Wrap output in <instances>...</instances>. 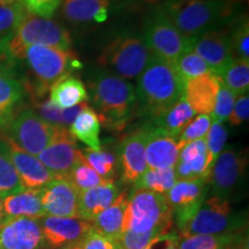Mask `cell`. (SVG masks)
I'll list each match as a JSON object with an SVG mask.
<instances>
[{
  "instance_id": "10",
  "label": "cell",
  "mask_w": 249,
  "mask_h": 249,
  "mask_svg": "<svg viewBox=\"0 0 249 249\" xmlns=\"http://www.w3.org/2000/svg\"><path fill=\"white\" fill-rule=\"evenodd\" d=\"M195 38H186L161 8L154 12L144 28V43L156 57L176 64L183 52L193 49Z\"/></svg>"
},
{
  "instance_id": "29",
  "label": "cell",
  "mask_w": 249,
  "mask_h": 249,
  "mask_svg": "<svg viewBox=\"0 0 249 249\" xmlns=\"http://www.w3.org/2000/svg\"><path fill=\"white\" fill-rule=\"evenodd\" d=\"M89 99L85 83L74 75H66L50 88V101L59 108H70Z\"/></svg>"
},
{
  "instance_id": "53",
  "label": "cell",
  "mask_w": 249,
  "mask_h": 249,
  "mask_svg": "<svg viewBox=\"0 0 249 249\" xmlns=\"http://www.w3.org/2000/svg\"><path fill=\"white\" fill-rule=\"evenodd\" d=\"M151 1H155V0H151Z\"/></svg>"
},
{
  "instance_id": "45",
  "label": "cell",
  "mask_w": 249,
  "mask_h": 249,
  "mask_svg": "<svg viewBox=\"0 0 249 249\" xmlns=\"http://www.w3.org/2000/svg\"><path fill=\"white\" fill-rule=\"evenodd\" d=\"M28 13L43 18L53 17L62 0H22Z\"/></svg>"
},
{
  "instance_id": "35",
  "label": "cell",
  "mask_w": 249,
  "mask_h": 249,
  "mask_svg": "<svg viewBox=\"0 0 249 249\" xmlns=\"http://www.w3.org/2000/svg\"><path fill=\"white\" fill-rule=\"evenodd\" d=\"M234 95H246L249 90V60L234 59L219 76Z\"/></svg>"
},
{
  "instance_id": "20",
  "label": "cell",
  "mask_w": 249,
  "mask_h": 249,
  "mask_svg": "<svg viewBox=\"0 0 249 249\" xmlns=\"http://www.w3.org/2000/svg\"><path fill=\"white\" fill-rule=\"evenodd\" d=\"M1 138L7 143L12 163L24 189H43L55 178L54 174L46 169L36 156L23 151L2 135Z\"/></svg>"
},
{
  "instance_id": "1",
  "label": "cell",
  "mask_w": 249,
  "mask_h": 249,
  "mask_svg": "<svg viewBox=\"0 0 249 249\" xmlns=\"http://www.w3.org/2000/svg\"><path fill=\"white\" fill-rule=\"evenodd\" d=\"M244 8L245 0H169L161 7L186 38L232 26Z\"/></svg>"
},
{
  "instance_id": "52",
  "label": "cell",
  "mask_w": 249,
  "mask_h": 249,
  "mask_svg": "<svg viewBox=\"0 0 249 249\" xmlns=\"http://www.w3.org/2000/svg\"><path fill=\"white\" fill-rule=\"evenodd\" d=\"M155 1H160V0H155Z\"/></svg>"
},
{
  "instance_id": "39",
  "label": "cell",
  "mask_w": 249,
  "mask_h": 249,
  "mask_svg": "<svg viewBox=\"0 0 249 249\" xmlns=\"http://www.w3.org/2000/svg\"><path fill=\"white\" fill-rule=\"evenodd\" d=\"M68 179L75 186L79 193L88 191V189L93 188V187L108 185V183L114 182L112 180H107L99 176L85 160H82L79 165L74 167L70 176H68Z\"/></svg>"
},
{
  "instance_id": "42",
  "label": "cell",
  "mask_w": 249,
  "mask_h": 249,
  "mask_svg": "<svg viewBox=\"0 0 249 249\" xmlns=\"http://www.w3.org/2000/svg\"><path fill=\"white\" fill-rule=\"evenodd\" d=\"M235 97L236 96L234 93L224 85L222 79H220L219 91L217 93V98L216 103H214L213 113L210 114L211 120L224 123V121L229 119L230 114L232 112L233 105L235 103Z\"/></svg>"
},
{
  "instance_id": "41",
  "label": "cell",
  "mask_w": 249,
  "mask_h": 249,
  "mask_svg": "<svg viewBox=\"0 0 249 249\" xmlns=\"http://www.w3.org/2000/svg\"><path fill=\"white\" fill-rule=\"evenodd\" d=\"M211 124V117L209 114H200L198 117H194L193 119L186 124L185 128L180 133L178 138V148H182L187 143L196 141V140L204 139L209 132Z\"/></svg>"
},
{
  "instance_id": "7",
  "label": "cell",
  "mask_w": 249,
  "mask_h": 249,
  "mask_svg": "<svg viewBox=\"0 0 249 249\" xmlns=\"http://www.w3.org/2000/svg\"><path fill=\"white\" fill-rule=\"evenodd\" d=\"M71 44L66 28L52 21L27 13L17 30L6 37V46L9 54L18 61L24 48L29 45H45L68 50Z\"/></svg>"
},
{
  "instance_id": "13",
  "label": "cell",
  "mask_w": 249,
  "mask_h": 249,
  "mask_svg": "<svg viewBox=\"0 0 249 249\" xmlns=\"http://www.w3.org/2000/svg\"><path fill=\"white\" fill-rule=\"evenodd\" d=\"M39 220L49 249H73L93 230L91 223L80 218L45 216Z\"/></svg>"
},
{
  "instance_id": "36",
  "label": "cell",
  "mask_w": 249,
  "mask_h": 249,
  "mask_svg": "<svg viewBox=\"0 0 249 249\" xmlns=\"http://www.w3.org/2000/svg\"><path fill=\"white\" fill-rule=\"evenodd\" d=\"M83 160L92 167L99 176L107 180L114 181V176L117 171V158L110 151H104L102 149L99 150H90L86 149L82 151Z\"/></svg>"
},
{
  "instance_id": "12",
  "label": "cell",
  "mask_w": 249,
  "mask_h": 249,
  "mask_svg": "<svg viewBox=\"0 0 249 249\" xmlns=\"http://www.w3.org/2000/svg\"><path fill=\"white\" fill-rule=\"evenodd\" d=\"M208 195V181L204 179L177 180L166 193V200L173 213L178 231L200 210Z\"/></svg>"
},
{
  "instance_id": "46",
  "label": "cell",
  "mask_w": 249,
  "mask_h": 249,
  "mask_svg": "<svg viewBox=\"0 0 249 249\" xmlns=\"http://www.w3.org/2000/svg\"><path fill=\"white\" fill-rule=\"evenodd\" d=\"M73 249H118V246L117 241L92 230Z\"/></svg>"
},
{
  "instance_id": "8",
  "label": "cell",
  "mask_w": 249,
  "mask_h": 249,
  "mask_svg": "<svg viewBox=\"0 0 249 249\" xmlns=\"http://www.w3.org/2000/svg\"><path fill=\"white\" fill-rule=\"evenodd\" d=\"M247 220L232 209L231 202L211 195L200 210L178 231L179 238L244 231Z\"/></svg>"
},
{
  "instance_id": "17",
  "label": "cell",
  "mask_w": 249,
  "mask_h": 249,
  "mask_svg": "<svg viewBox=\"0 0 249 249\" xmlns=\"http://www.w3.org/2000/svg\"><path fill=\"white\" fill-rule=\"evenodd\" d=\"M150 126H143L124 136L119 147L121 179L126 185H134L148 170L145 145Z\"/></svg>"
},
{
  "instance_id": "31",
  "label": "cell",
  "mask_w": 249,
  "mask_h": 249,
  "mask_svg": "<svg viewBox=\"0 0 249 249\" xmlns=\"http://www.w3.org/2000/svg\"><path fill=\"white\" fill-rule=\"evenodd\" d=\"M191 105L187 103L185 97L180 98L176 104L155 118V127L163 129L165 133L178 141V138L186 124L195 117Z\"/></svg>"
},
{
  "instance_id": "30",
  "label": "cell",
  "mask_w": 249,
  "mask_h": 249,
  "mask_svg": "<svg viewBox=\"0 0 249 249\" xmlns=\"http://www.w3.org/2000/svg\"><path fill=\"white\" fill-rule=\"evenodd\" d=\"M101 124L102 121L97 112L87 104L68 129L74 139L86 144L90 150H99L102 149L99 140Z\"/></svg>"
},
{
  "instance_id": "44",
  "label": "cell",
  "mask_w": 249,
  "mask_h": 249,
  "mask_svg": "<svg viewBox=\"0 0 249 249\" xmlns=\"http://www.w3.org/2000/svg\"><path fill=\"white\" fill-rule=\"evenodd\" d=\"M204 139L208 150H209V154L211 156V160L214 163L218 156L223 151V148L227 140V130L224 124L219 123V121H213L209 132H208Z\"/></svg>"
},
{
  "instance_id": "15",
  "label": "cell",
  "mask_w": 249,
  "mask_h": 249,
  "mask_svg": "<svg viewBox=\"0 0 249 249\" xmlns=\"http://www.w3.org/2000/svg\"><path fill=\"white\" fill-rule=\"evenodd\" d=\"M193 51L205 61L213 74L222 76L234 60L230 30L209 31L194 39Z\"/></svg>"
},
{
  "instance_id": "14",
  "label": "cell",
  "mask_w": 249,
  "mask_h": 249,
  "mask_svg": "<svg viewBox=\"0 0 249 249\" xmlns=\"http://www.w3.org/2000/svg\"><path fill=\"white\" fill-rule=\"evenodd\" d=\"M36 157L55 178H68L74 167L83 160L82 150L77 148L76 140L68 128H62L53 142Z\"/></svg>"
},
{
  "instance_id": "3",
  "label": "cell",
  "mask_w": 249,
  "mask_h": 249,
  "mask_svg": "<svg viewBox=\"0 0 249 249\" xmlns=\"http://www.w3.org/2000/svg\"><path fill=\"white\" fill-rule=\"evenodd\" d=\"M18 61L27 68L28 76L22 85L33 99L43 97L58 80L82 66L73 52L45 45L27 46Z\"/></svg>"
},
{
  "instance_id": "50",
  "label": "cell",
  "mask_w": 249,
  "mask_h": 249,
  "mask_svg": "<svg viewBox=\"0 0 249 249\" xmlns=\"http://www.w3.org/2000/svg\"><path fill=\"white\" fill-rule=\"evenodd\" d=\"M18 1V0H0V5L2 6H7V5H12L14 2Z\"/></svg>"
},
{
  "instance_id": "37",
  "label": "cell",
  "mask_w": 249,
  "mask_h": 249,
  "mask_svg": "<svg viewBox=\"0 0 249 249\" xmlns=\"http://www.w3.org/2000/svg\"><path fill=\"white\" fill-rule=\"evenodd\" d=\"M177 71H178L180 77L183 82H188L189 80L195 79V77L203 75V74L213 73L211 70L205 64V61L200 55H197L194 51L188 50L178 58V60L174 64Z\"/></svg>"
},
{
  "instance_id": "24",
  "label": "cell",
  "mask_w": 249,
  "mask_h": 249,
  "mask_svg": "<svg viewBox=\"0 0 249 249\" xmlns=\"http://www.w3.org/2000/svg\"><path fill=\"white\" fill-rule=\"evenodd\" d=\"M120 194V188L114 185V182L81 192L79 195V218L91 222L97 214L107 209Z\"/></svg>"
},
{
  "instance_id": "16",
  "label": "cell",
  "mask_w": 249,
  "mask_h": 249,
  "mask_svg": "<svg viewBox=\"0 0 249 249\" xmlns=\"http://www.w3.org/2000/svg\"><path fill=\"white\" fill-rule=\"evenodd\" d=\"M39 219L7 218L0 226V249H45Z\"/></svg>"
},
{
  "instance_id": "33",
  "label": "cell",
  "mask_w": 249,
  "mask_h": 249,
  "mask_svg": "<svg viewBox=\"0 0 249 249\" xmlns=\"http://www.w3.org/2000/svg\"><path fill=\"white\" fill-rule=\"evenodd\" d=\"M87 104L88 103H82V104L76 105L74 107L62 110V108H59L52 104L50 99L42 102L34 99V107L37 111L36 113L42 119L48 121L49 124H54V126L65 127V128H68L73 124V121L75 120V118L79 116V113Z\"/></svg>"
},
{
  "instance_id": "26",
  "label": "cell",
  "mask_w": 249,
  "mask_h": 249,
  "mask_svg": "<svg viewBox=\"0 0 249 249\" xmlns=\"http://www.w3.org/2000/svg\"><path fill=\"white\" fill-rule=\"evenodd\" d=\"M42 189H23L17 194L2 198V207L7 218H33L40 219L45 217L40 201Z\"/></svg>"
},
{
  "instance_id": "18",
  "label": "cell",
  "mask_w": 249,
  "mask_h": 249,
  "mask_svg": "<svg viewBox=\"0 0 249 249\" xmlns=\"http://www.w3.org/2000/svg\"><path fill=\"white\" fill-rule=\"evenodd\" d=\"M79 195L70 179L54 178L40 192L45 216L79 218Z\"/></svg>"
},
{
  "instance_id": "19",
  "label": "cell",
  "mask_w": 249,
  "mask_h": 249,
  "mask_svg": "<svg viewBox=\"0 0 249 249\" xmlns=\"http://www.w3.org/2000/svg\"><path fill=\"white\" fill-rule=\"evenodd\" d=\"M213 165L205 139H200L180 148L174 171L178 180L204 179L209 182Z\"/></svg>"
},
{
  "instance_id": "23",
  "label": "cell",
  "mask_w": 249,
  "mask_h": 249,
  "mask_svg": "<svg viewBox=\"0 0 249 249\" xmlns=\"http://www.w3.org/2000/svg\"><path fill=\"white\" fill-rule=\"evenodd\" d=\"M110 0H64L61 14L74 24L103 23L107 20Z\"/></svg>"
},
{
  "instance_id": "34",
  "label": "cell",
  "mask_w": 249,
  "mask_h": 249,
  "mask_svg": "<svg viewBox=\"0 0 249 249\" xmlns=\"http://www.w3.org/2000/svg\"><path fill=\"white\" fill-rule=\"evenodd\" d=\"M20 179L12 163L7 143L0 136V198L23 191Z\"/></svg>"
},
{
  "instance_id": "38",
  "label": "cell",
  "mask_w": 249,
  "mask_h": 249,
  "mask_svg": "<svg viewBox=\"0 0 249 249\" xmlns=\"http://www.w3.org/2000/svg\"><path fill=\"white\" fill-rule=\"evenodd\" d=\"M230 30L234 59L249 60V21L248 15L242 13L233 22Z\"/></svg>"
},
{
  "instance_id": "5",
  "label": "cell",
  "mask_w": 249,
  "mask_h": 249,
  "mask_svg": "<svg viewBox=\"0 0 249 249\" xmlns=\"http://www.w3.org/2000/svg\"><path fill=\"white\" fill-rule=\"evenodd\" d=\"M173 225V213L166 196L157 193L134 189L128 196L124 231L149 232L152 230L169 233Z\"/></svg>"
},
{
  "instance_id": "51",
  "label": "cell",
  "mask_w": 249,
  "mask_h": 249,
  "mask_svg": "<svg viewBox=\"0 0 249 249\" xmlns=\"http://www.w3.org/2000/svg\"><path fill=\"white\" fill-rule=\"evenodd\" d=\"M144 249H151V248H150V247H149V245H148V246H147V247H145Z\"/></svg>"
},
{
  "instance_id": "6",
  "label": "cell",
  "mask_w": 249,
  "mask_h": 249,
  "mask_svg": "<svg viewBox=\"0 0 249 249\" xmlns=\"http://www.w3.org/2000/svg\"><path fill=\"white\" fill-rule=\"evenodd\" d=\"M144 40L138 36L119 35L110 40L98 57L99 65L124 80L138 79L151 58Z\"/></svg>"
},
{
  "instance_id": "43",
  "label": "cell",
  "mask_w": 249,
  "mask_h": 249,
  "mask_svg": "<svg viewBox=\"0 0 249 249\" xmlns=\"http://www.w3.org/2000/svg\"><path fill=\"white\" fill-rule=\"evenodd\" d=\"M163 234L164 233H161L160 231H156V230L143 233L127 230L117 240V246L118 249H144L154 239Z\"/></svg>"
},
{
  "instance_id": "11",
  "label": "cell",
  "mask_w": 249,
  "mask_h": 249,
  "mask_svg": "<svg viewBox=\"0 0 249 249\" xmlns=\"http://www.w3.org/2000/svg\"><path fill=\"white\" fill-rule=\"evenodd\" d=\"M248 158L245 151L229 148L222 151L211 169L209 182L211 195L231 202L245 183Z\"/></svg>"
},
{
  "instance_id": "48",
  "label": "cell",
  "mask_w": 249,
  "mask_h": 249,
  "mask_svg": "<svg viewBox=\"0 0 249 249\" xmlns=\"http://www.w3.org/2000/svg\"><path fill=\"white\" fill-rule=\"evenodd\" d=\"M180 238L177 232H169L154 239L149 247L151 249H179Z\"/></svg>"
},
{
  "instance_id": "40",
  "label": "cell",
  "mask_w": 249,
  "mask_h": 249,
  "mask_svg": "<svg viewBox=\"0 0 249 249\" xmlns=\"http://www.w3.org/2000/svg\"><path fill=\"white\" fill-rule=\"evenodd\" d=\"M27 13L22 0L7 6L0 5V38L11 36Z\"/></svg>"
},
{
  "instance_id": "27",
  "label": "cell",
  "mask_w": 249,
  "mask_h": 249,
  "mask_svg": "<svg viewBox=\"0 0 249 249\" xmlns=\"http://www.w3.org/2000/svg\"><path fill=\"white\" fill-rule=\"evenodd\" d=\"M244 231L180 238L179 249H248Z\"/></svg>"
},
{
  "instance_id": "28",
  "label": "cell",
  "mask_w": 249,
  "mask_h": 249,
  "mask_svg": "<svg viewBox=\"0 0 249 249\" xmlns=\"http://www.w3.org/2000/svg\"><path fill=\"white\" fill-rule=\"evenodd\" d=\"M22 82L7 71H0V128L5 129L17 114L24 97Z\"/></svg>"
},
{
  "instance_id": "4",
  "label": "cell",
  "mask_w": 249,
  "mask_h": 249,
  "mask_svg": "<svg viewBox=\"0 0 249 249\" xmlns=\"http://www.w3.org/2000/svg\"><path fill=\"white\" fill-rule=\"evenodd\" d=\"M88 87L101 121L110 128L123 129L138 107L132 83L107 71H97L89 76Z\"/></svg>"
},
{
  "instance_id": "25",
  "label": "cell",
  "mask_w": 249,
  "mask_h": 249,
  "mask_svg": "<svg viewBox=\"0 0 249 249\" xmlns=\"http://www.w3.org/2000/svg\"><path fill=\"white\" fill-rule=\"evenodd\" d=\"M128 196L124 192L118 196L116 201L107 209L102 211L91 220L93 231L117 241L124 232V216H126Z\"/></svg>"
},
{
  "instance_id": "32",
  "label": "cell",
  "mask_w": 249,
  "mask_h": 249,
  "mask_svg": "<svg viewBox=\"0 0 249 249\" xmlns=\"http://www.w3.org/2000/svg\"><path fill=\"white\" fill-rule=\"evenodd\" d=\"M177 176L174 167L169 169H148L138 181L134 183V189H143L157 193V194L166 195L177 182Z\"/></svg>"
},
{
  "instance_id": "49",
  "label": "cell",
  "mask_w": 249,
  "mask_h": 249,
  "mask_svg": "<svg viewBox=\"0 0 249 249\" xmlns=\"http://www.w3.org/2000/svg\"><path fill=\"white\" fill-rule=\"evenodd\" d=\"M6 219H7V216H6V213L4 211V207H2V201H1V198H0V226H1V224L4 223Z\"/></svg>"
},
{
  "instance_id": "22",
  "label": "cell",
  "mask_w": 249,
  "mask_h": 249,
  "mask_svg": "<svg viewBox=\"0 0 249 249\" xmlns=\"http://www.w3.org/2000/svg\"><path fill=\"white\" fill-rule=\"evenodd\" d=\"M179 156L177 140L163 129L150 126L145 145L148 169H169L176 166Z\"/></svg>"
},
{
  "instance_id": "21",
  "label": "cell",
  "mask_w": 249,
  "mask_h": 249,
  "mask_svg": "<svg viewBox=\"0 0 249 249\" xmlns=\"http://www.w3.org/2000/svg\"><path fill=\"white\" fill-rule=\"evenodd\" d=\"M219 87V76L213 73L203 74L186 82L183 97L195 113L210 116L213 111Z\"/></svg>"
},
{
  "instance_id": "47",
  "label": "cell",
  "mask_w": 249,
  "mask_h": 249,
  "mask_svg": "<svg viewBox=\"0 0 249 249\" xmlns=\"http://www.w3.org/2000/svg\"><path fill=\"white\" fill-rule=\"evenodd\" d=\"M249 117V97L248 93L239 96L234 105H233L232 112L230 114L229 120L232 126H239L248 120Z\"/></svg>"
},
{
  "instance_id": "9",
  "label": "cell",
  "mask_w": 249,
  "mask_h": 249,
  "mask_svg": "<svg viewBox=\"0 0 249 249\" xmlns=\"http://www.w3.org/2000/svg\"><path fill=\"white\" fill-rule=\"evenodd\" d=\"M65 127L54 126L42 119L31 108L18 111L4 129V138L17 144L23 151L38 156L53 142Z\"/></svg>"
},
{
  "instance_id": "2",
  "label": "cell",
  "mask_w": 249,
  "mask_h": 249,
  "mask_svg": "<svg viewBox=\"0 0 249 249\" xmlns=\"http://www.w3.org/2000/svg\"><path fill=\"white\" fill-rule=\"evenodd\" d=\"M135 91L138 107L155 119L183 97L185 82L173 64L151 54Z\"/></svg>"
}]
</instances>
